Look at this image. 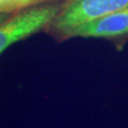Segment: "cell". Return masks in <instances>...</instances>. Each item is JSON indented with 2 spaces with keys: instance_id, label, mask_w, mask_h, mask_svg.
Instances as JSON below:
<instances>
[{
  "instance_id": "1",
  "label": "cell",
  "mask_w": 128,
  "mask_h": 128,
  "mask_svg": "<svg viewBox=\"0 0 128 128\" xmlns=\"http://www.w3.org/2000/svg\"><path fill=\"white\" fill-rule=\"evenodd\" d=\"M60 10L58 4L30 6L6 19L0 24V54L14 43L30 36L54 22Z\"/></svg>"
},
{
  "instance_id": "2",
  "label": "cell",
  "mask_w": 128,
  "mask_h": 128,
  "mask_svg": "<svg viewBox=\"0 0 128 128\" xmlns=\"http://www.w3.org/2000/svg\"><path fill=\"white\" fill-rule=\"evenodd\" d=\"M128 6V0H70L60 10L54 26L64 34L72 28Z\"/></svg>"
},
{
  "instance_id": "3",
  "label": "cell",
  "mask_w": 128,
  "mask_h": 128,
  "mask_svg": "<svg viewBox=\"0 0 128 128\" xmlns=\"http://www.w3.org/2000/svg\"><path fill=\"white\" fill-rule=\"evenodd\" d=\"M127 33L128 6L80 24L66 31L64 35L68 38H114Z\"/></svg>"
},
{
  "instance_id": "4",
  "label": "cell",
  "mask_w": 128,
  "mask_h": 128,
  "mask_svg": "<svg viewBox=\"0 0 128 128\" xmlns=\"http://www.w3.org/2000/svg\"><path fill=\"white\" fill-rule=\"evenodd\" d=\"M35 0H0V4L6 6L11 12L15 10H20L33 4Z\"/></svg>"
},
{
  "instance_id": "5",
  "label": "cell",
  "mask_w": 128,
  "mask_h": 128,
  "mask_svg": "<svg viewBox=\"0 0 128 128\" xmlns=\"http://www.w3.org/2000/svg\"><path fill=\"white\" fill-rule=\"evenodd\" d=\"M8 18H9V13H0V24H2Z\"/></svg>"
},
{
  "instance_id": "6",
  "label": "cell",
  "mask_w": 128,
  "mask_h": 128,
  "mask_svg": "<svg viewBox=\"0 0 128 128\" xmlns=\"http://www.w3.org/2000/svg\"><path fill=\"white\" fill-rule=\"evenodd\" d=\"M10 10L9 9H6V6H1L0 4V13H10Z\"/></svg>"
}]
</instances>
